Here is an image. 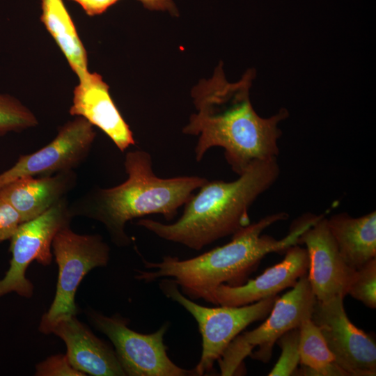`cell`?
<instances>
[{
  "label": "cell",
  "instance_id": "cell-23",
  "mask_svg": "<svg viewBox=\"0 0 376 376\" xmlns=\"http://www.w3.org/2000/svg\"><path fill=\"white\" fill-rule=\"evenodd\" d=\"M36 376H86L70 364L66 354L49 357L36 366Z\"/></svg>",
  "mask_w": 376,
  "mask_h": 376
},
{
  "label": "cell",
  "instance_id": "cell-24",
  "mask_svg": "<svg viewBox=\"0 0 376 376\" xmlns=\"http://www.w3.org/2000/svg\"><path fill=\"white\" fill-rule=\"evenodd\" d=\"M22 223L21 217L15 209L0 198V243L10 240Z\"/></svg>",
  "mask_w": 376,
  "mask_h": 376
},
{
  "label": "cell",
  "instance_id": "cell-14",
  "mask_svg": "<svg viewBox=\"0 0 376 376\" xmlns=\"http://www.w3.org/2000/svg\"><path fill=\"white\" fill-rule=\"evenodd\" d=\"M45 334H53L65 344L66 356L73 368L94 376H124L115 350L99 338L76 315L40 324Z\"/></svg>",
  "mask_w": 376,
  "mask_h": 376
},
{
  "label": "cell",
  "instance_id": "cell-2",
  "mask_svg": "<svg viewBox=\"0 0 376 376\" xmlns=\"http://www.w3.org/2000/svg\"><path fill=\"white\" fill-rule=\"evenodd\" d=\"M288 217V214L283 212L267 215L237 231L228 243L191 258L180 260L165 256L160 262L143 258L145 268L150 270L137 269L135 278L146 283L171 278L182 293L191 300L203 299L222 284L242 285L266 255L285 252L289 247L299 244L301 234L320 215L301 217L293 223L288 234L282 239L262 235L267 228Z\"/></svg>",
  "mask_w": 376,
  "mask_h": 376
},
{
  "label": "cell",
  "instance_id": "cell-8",
  "mask_svg": "<svg viewBox=\"0 0 376 376\" xmlns=\"http://www.w3.org/2000/svg\"><path fill=\"white\" fill-rule=\"evenodd\" d=\"M86 315L91 324L113 344L125 375H194L193 370L177 366L168 356L164 336L169 322L153 333L141 334L129 328V320L118 313L107 316L88 308Z\"/></svg>",
  "mask_w": 376,
  "mask_h": 376
},
{
  "label": "cell",
  "instance_id": "cell-6",
  "mask_svg": "<svg viewBox=\"0 0 376 376\" xmlns=\"http://www.w3.org/2000/svg\"><path fill=\"white\" fill-rule=\"evenodd\" d=\"M159 286L167 298L182 306L198 324L202 337V353L193 369L197 376L211 372L230 343L250 324L265 318L279 297L275 295L242 306L206 307L187 298L171 278L161 279Z\"/></svg>",
  "mask_w": 376,
  "mask_h": 376
},
{
  "label": "cell",
  "instance_id": "cell-1",
  "mask_svg": "<svg viewBox=\"0 0 376 376\" xmlns=\"http://www.w3.org/2000/svg\"><path fill=\"white\" fill-rule=\"evenodd\" d=\"M256 76V70L249 68L237 81L230 82L221 61L211 78L192 88L197 113L191 116L182 132L198 136L194 150L197 162L211 148L221 147L226 162L240 175L256 161L277 159L282 134L279 124L289 112L281 108L268 118L256 112L250 100Z\"/></svg>",
  "mask_w": 376,
  "mask_h": 376
},
{
  "label": "cell",
  "instance_id": "cell-20",
  "mask_svg": "<svg viewBox=\"0 0 376 376\" xmlns=\"http://www.w3.org/2000/svg\"><path fill=\"white\" fill-rule=\"evenodd\" d=\"M38 124L34 113L17 98L0 93V136L21 132Z\"/></svg>",
  "mask_w": 376,
  "mask_h": 376
},
{
  "label": "cell",
  "instance_id": "cell-10",
  "mask_svg": "<svg viewBox=\"0 0 376 376\" xmlns=\"http://www.w3.org/2000/svg\"><path fill=\"white\" fill-rule=\"evenodd\" d=\"M344 297L316 301L311 319L320 328L335 363L347 376L376 375V344L350 320Z\"/></svg>",
  "mask_w": 376,
  "mask_h": 376
},
{
  "label": "cell",
  "instance_id": "cell-22",
  "mask_svg": "<svg viewBox=\"0 0 376 376\" xmlns=\"http://www.w3.org/2000/svg\"><path fill=\"white\" fill-rule=\"evenodd\" d=\"M276 343L281 348V354L268 375L289 376L294 375L300 362L299 327L285 332L279 338Z\"/></svg>",
  "mask_w": 376,
  "mask_h": 376
},
{
  "label": "cell",
  "instance_id": "cell-17",
  "mask_svg": "<svg viewBox=\"0 0 376 376\" xmlns=\"http://www.w3.org/2000/svg\"><path fill=\"white\" fill-rule=\"evenodd\" d=\"M338 251L350 267L357 269L376 258V212L359 217L342 212L327 219Z\"/></svg>",
  "mask_w": 376,
  "mask_h": 376
},
{
  "label": "cell",
  "instance_id": "cell-11",
  "mask_svg": "<svg viewBox=\"0 0 376 376\" xmlns=\"http://www.w3.org/2000/svg\"><path fill=\"white\" fill-rule=\"evenodd\" d=\"M81 116L59 127L55 138L37 151L20 155L15 164L0 173V187L23 176L52 175L75 170L88 157L96 133Z\"/></svg>",
  "mask_w": 376,
  "mask_h": 376
},
{
  "label": "cell",
  "instance_id": "cell-26",
  "mask_svg": "<svg viewBox=\"0 0 376 376\" xmlns=\"http://www.w3.org/2000/svg\"><path fill=\"white\" fill-rule=\"evenodd\" d=\"M145 8L150 10L167 11L171 15L178 16L177 6L173 0H137Z\"/></svg>",
  "mask_w": 376,
  "mask_h": 376
},
{
  "label": "cell",
  "instance_id": "cell-9",
  "mask_svg": "<svg viewBox=\"0 0 376 376\" xmlns=\"http://www.w3.org/2000/svg\"><path fill=\"white\" fill-rule=\"evenodd\" d=\"M67 198L38 217L22 223L10 238L12 258L10 267L0 279V298L10 292L31 298L33 285L26 276L34 260L43 266L52 261V243L57 232L70 224L72 219Z\"/></svg>",
  "mask_w": 376,
  "mask_h": 376
},
{
  "label": "cell",
  "instance_id": "cell-12",
  "mask_svg": "<svg viewBox=\"0 0 376 376\" xmlns=\"http://www.w3.org/2000/svg\"><path fill=\"white\" fill-rule=\"evenodd\" d=\"M298 244L306 246L307 276L316 299L345 297L356 269L343 259L324 214L301 234Z\"/></svg>",
  "mask_w": 376,
  "mask_h": 376
},
{
  "label": "cell",
  "instance_id": "cell-4",
  "mask_svg": "<svg viewBox=\"0 0 376 376\" xmlns=\"http://www.w3.org/2000/svg\"><path fill=\"white\" fill-rule=\"evenodd\" d=\"M279 173L277 159L256 161L235 180H207L175 222L141 219L136 224L165 240L201 250L249 225V207Z\"/></svg>",
  "mask_w": 376,
  "mask_h": 376
},
{
  "label": "cell",
  "instance_id": "cell-5",
  "mask_svg": "<svg viewBox=\"0 0 376 376\" xmlns=\"http://www.w3.org/2000/svg\"><path fill=\"white\" fill-rule=\"evenodd\" d=\"M317 299L307 274L301 276L282 297L276 299L265 321L256 329L238 334L217 360L223 376L239 373L244 360L250 357L268 363L274 344L289 330L298 328L301 322L311 318Z\"/></svg>",
  "mask_w": 376,
  "mask_h": 376
},
{
  "label": "cell",
  "instance_id": "cell-18",
  "mask_svg": "<svg viewBox=\"0 0 376 376\" xmlns=\"http://www.w3.org/2000/svg\"><path fill=\"white\" fill-rule=\"evenodd\" d=\"M41 21L79 79L88 71L87 54L62 0H41Z\"/></svg>",
  "mask_w": 376,
  "mask_h": 376
},
{
  "label": "cell",
  "instance_id": "cell-25",
  "mask_svg": "<svg viewBox=\"0 0 376 376\" xmlns=\"http://www.w3.org/2000/svg\"><path fill=\"white\" fill-rule=\"evenodd\" d=\"M78 3L87 15L94 16L104 13L118 0H72Z\"/></svg>",
  "mask_w": 376,
  "mask_h": 376
},
{
  "label": "cell",
  "instance_id": "cell-21",
  "mask_svg": "<svg viewBox=\"0 0 376 376\" xmlns=\"http://www.w3.org/2000/svg\"><path fill=\"white\" fill-rule=\"evenodd\" d=\"M347 295L367 307L376 308V258L355 270Z\"/></svg>",
  "mask_w": 376,
  "mask_h": 376
},
{
  "label": "cell",
  "instance_id": "cell-16",
  "mask_svg": "<svg viewBox=\"0 0 376 376\" xmlns=\"http://www.w3.org/2000/svg\"><path fill=\"white\" fill-rule=\"evenodd\" d=\"M75 170L52 175L23 176L0 187V198L19 214L22 223L33 219L66 198L77 185Z\"/></svg>",
  "mask_w": 376,
  "mask_h": 376
},
{
  "label": "cell",
  "instance_id": "cell-19",
  "mask_svg": "<svg viewBox=\"0 0 376 376\" xmlns=\"http://www.w3.org/2000/svg\"><path fill=\"white\" fill-rule=\"evenodd\" d=\"M299 350L301 369L295 375L347 376L335 363L320 328L311 318L304 320L299 327Z\"/></svg>",
  "mask_w": 376,
  "mask_h": 376
},
{
  "label": "cell",
  "instance_id": "cell-13",
  "mask_svg": "<svg viewBox=\"0 0 376 376\" xmlns=\"http://www.w3.org/2000/svg\"><path fill=\"white\" fill-rule=\"evenodd\" d=\"M308 256L305 248L296 244L285 252L282 261L269 267L254 279L235 286L222 284L202 299L217 306H242L277 295L307 274Z\"/></svg>",
  "mask_w": 376,
  "mask_h": 376
},
{
  "label": "cell",
  "instance_id": "cell-7",
  "mask_svg": "<svg viewBox=\"0 0 376 376\" xmlns=\"http://www.w3.org/2000/svg\"><path fill=\"white\" fill-rule=\"evenodd\" d=\"M52 249L58 269L56 290L40 324L77 315L75 295L79 285L91 270L106 267L110 259V247L100 235L78 234L70 225L57 232Z\"/></svg>",
  "mask_w": 376,
  "mask_h": 376
},
{
  "label": "cell",
  "instance_id": "cell-3",
  "mask_svg": "<svg viewBox=\"0 0 376 376\" xmlns=\"http://www.w3.org/2000/svg\"><path fill=\"white\" fill-rule=\"evenodd\" d=\"M152 166L146 151L127 152L124 161L127 180L113 187L88 191L70 204L72 217H85L100 222L116 246H127L131 243L125 231L129 221L152 214L173 220L193 192L207 182L200 176L161 178Z\"/></svg>",
  "mask_w": 376,
  "mask_h": 376
},
{
  "label": "cell",
  "instance_id": "cell-15",
  "mask_svg": "<svg viewBox=\"0 0 376 376\" xmlns=\"http://www.w3.org/2000/svg\"><path fill=\"white\" fill-rule=\"evenodd\" d=\"M109 86L97 73L88 72L75 88L69 112L81 116L104 132L124 152L135 144L133 133L114 104Z\"/></svg>",
  "mask_w": 376,
  "mask_h": 376
}]
</instances>
